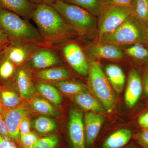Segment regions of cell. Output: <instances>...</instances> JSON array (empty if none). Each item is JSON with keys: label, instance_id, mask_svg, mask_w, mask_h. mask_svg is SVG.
Wrapping results in <instances>:
<instances>
[{"label": "cell", "instance_id": "1", "mask_svg": "<svg viewBox=\"0 0 148 148\" xmlns=\"http://www.w3.org/2000/svg\"><path fill=\"white\" fill-rule=\"evenodd\" d=\"M32 19L45 42L59 43L70 39L77 33L57 11L45 3L37 5Z\"/></svg>", "mask_w": 148, "mask_h": 148}, {"label": "cell", "instance_id": "2", "mask_svg": "<svg viewBox=\"0 0 148 148\" xmlns=\"http://www.w3.org/2000/svg\"><path fill=\"white\" fill-rule=\"evenodd\" d=\"M0 29L10 42H44L38 30L28 21L10 11L0 9Z\"/></svg>", "mask_w": 148, "mask_h": 148}, {"label": "cell", "instance_id": "3", "mask_svg": "<svg viewBox=\"0 0 148 148\" xmlns=\"http://www.w3.org/2000/svg\"><path fill=\"white\" fill-rule=\"evenodd\" d=\"M100 42L115 45H147L145 24L131 14L116 30L99 38Z\"/></svg>", "mask_w": 148, "mask_h": 148}, {"label": "cell", "instance_id": "4", "mask_svg": "<svg viewBox=\"0 0 148 148\" xmlns=\"http://www.w3.org/2000/svg\"><path fill=\"white\" fill-rule=\"evenodd\" d=\"M88 75L90 89L103 103L106 111L112 112L116 102L115 91L99 62L90 61L88 65Z\"/></svg>", "mask_w": 148, "mask_h": 148}, {"label": "cell", "instance_id": "5", "mask_svg": "<svg viewBox=\"0 0 148 148\" xmlns=\"http://www.w3.org/2000/svg\"><path fill=\"white\" fill-rule=\"evenodd\" d=\"M51 6L77 33L87 34L95 27L92 14L81 7L61 0H56Z\"/></svg>", "mask_w": 148, "mask_h": 148}, {"label": "cell", "instance_id": "6", "mask_svg": "<svg viewBox=\"0 0 148 148\" xmlns=\"http://www.w3.org/2000/svg\"><path fill=\"white\" fill-rule=\"evenodd\" d=\"M132 14L130 4H111L103 6L99 14V38L116 30Z\"/></svg>", "mask_w": 148, "mask_h": 148}, {"label": "cell", "instance_id": "7", "mask_svg": "<svg viewBox=\"0 0 148 148\" xmlns=\"http://www.w3.org/2000/svg\"><path fill=\"white\" fill-rule=\"evenodd\" d=\"M29 114V109L24 105L11 109L4 107L1 115L5 122L10 138L15 143H19L20 123Z\"/></svg>", "mask_w": 148, "mask_h": 148}, {"label": "cell", "instance_id": "8", "mask_svg": "<svg viewBox=\"0 0 148 148\" xmlns=\"http://www.w3.org/2000/svg\"><path fill=\"white\" fill-rule=\"evenodd\" d=\"M69 119L68 134L72 148H86L83 114L72 108Z\"/></svg>", "mask_w": 148, "mask_h": 148}, {"label": "cell", "instance_id": "9", "mask_svg": "<svg viewBox=\"0 0 148 148\" xmlns=\"http://www.w3.org/2000/svg\"><path fill=\"white\" fill-rule=\"evenodd\" d=\"M36 44L10 42L2 51V53L16 66H21L28 60L37 48Z\"/></svg>", "mask_w": 148, "mask_h": 148}, {"label": "cell", "instance_id": "10", "mask_svg": "<svg viewBox=\"0 0 148 148\" xmlns=\"http://www.w3.org/2000/svg\"><path fill=\"white\" fill-rule=\"evenodd\" d=\"M66 61L71 67L81 75H88V65L81 48L76 43L66 45L63 49Z\"/></svg>", "mask_w": 148, "mask_h": 148}, {"label": "cell", "instance_id": "11", "mask_svg": "<svg viewBox=\"0 0 148 148\" xmlns=\"http://www.w3.org/2000/svg\"><path fill=\"white\" fill-rule=\"evenodd\" d=\"M28 60L32 67L42 70L58 65L61 61L55 51L46 47L37 48Z\"/></svg>", "mask_w": 148, "mask_h": 148}, {"label": "cell", "instance_id": "12", "mask_svg": "<svg viewBox=\"0 0 148 148\" xmlns=\"http://www.w3.org/2000/svg\"><path fill=\"white\" fill-rule=\"evenodd\" d=\"M104 122L102 114L89 112L84 117L86 147L94 145Z\"/></svg>", "mask_w": 148, "mask_h": 148}, {"label": "cell", "instance_id": "13", "mask_svg": "<svg viewBox=\"0 0 148 148\" xmlns=\"http://www.w3.org/2000/svg\"><path fill=\"white\" fill-rule=\"evenodd\" d=\"M143 90L142 80L139 72L135 69H131L125 93V101L126 105L132 108L136 105L140 98Z\"/></svg>", "mask_w": 148, "mask_h": 148}, {"label": "cell", "instance_id": "14", "mask_svg": "<svg viewBox=\"0 0 148 148\" xmlns=\"http://www.w3.org/2000/svg\"><path fill=\"white\" fill-rule=\"evenodd\" d=\"M36 6L30 0H0V9L10 11L28 20L32 18Z\"/></svg>", "mask_w": 148, "mask_h": 148}, {"label": "cell", "instance_id": "15", "mask_svg": "<svg viewBox=\"0 0 148 148\" xmlns=\"http://www.w3.org/2000/svg\"><path fill=\"white\" fill-rule=\"evenodd\" d=\"M89 53L92 57L98 58L118 60L124 56V53L117 45L109 43L99 42L91 46Z\"/></svg>", "mask_w": 148, "mask_h": 148}, {"label": "cell", "instance_id": "16", "mask_svg": "<svg viewBox=\"0 0 148 148\" xmlns=\"http://www.w3.org/2000/svg\"><path fill=\"white\" fill-rule=\"evenodd\" d=\"M15 82L21 99L30 101L34 96L36 88L29 71L21 68L16 72Z\"/></svg>", "mask_w": 148, "mask_h": 148}, {"label": "cell", "instance_id": "17", "mask_svg": "<svg viewBox=\"0 0 148 148\" xmlns=\"http://www.w3.org/2000/svg\"><path fill=\"white\" fill-rule=\"evenodd\" d=\"M133 137L132 131L127 128H121L111 133L101 143L100 148H123Z\"/></svg>", "mask_w": 148, "mask_h": 148}, {"label": "cell", "instance_id": "18", "mask_svg": "<svg viewBox=\"0 0 148 148\" xmlns=\"http://www.w3.org/2000/svg\"><path fill=\"white\" fill-rule=\"evenodd\" d=\"M72 99L85 110L102 114L106 110L103 103L88 92H82L72 96Z\"/></svg>", "mask_w": 148, "mask_h": 148}, {"label": "cell", "instance_id": "19", "mask_svg": "<svg viewBox=\"0 0 148 148\" xmlns=\"http://www.w3.org/2000/svg\"><path fill=\"white\" fill-rule=\"evenodd\" d=\"M106 75L114 91L120 93L124 88L125 77L120 67L115 64H109L106 66Z\"/></svg>", "mask_w": 148, "mask_h": 148}, {"label": "cell", "instance_id": "20", "mask_svg": "<svg viewBox=\"0 0 148 148\" xmlns=\"http://www.w3.org/2000/svg\"><path fill=\"white\" fill-rule=\"evenodd\" d=\"M51 84L64 94L72 96L90 91V88L86 85L75 81L62 80L52 82Z\"/></svg>", "mask_w": 148, "mask_h": 148}, {"label": "cell", "instance_id": "21", "mask_svg": "<svg viewBox=\"0 0 148 148\" xmlns=\"http://www.w3.org/2000/svg\"><path fill=\"white\" fill-rule=\"evenodd\" d=\"M70 75L69 70L64 67H51L41 70L37 74L40 79L51 82L67 79Z\"/></svg>", "mask_w": 148, "mask_h": 148}, {"label": "cell", "instance_id": "22", "mask_svg": "<svg viewBox=\"0 0 148 148\" xmlns=\"http://www.w3.org/2000/svg\"><path fill=\"white\" fill-rule=\"evenodd\" d=\"M38 92L46 100L56 105L62 103V96L57 88L52 84L44 82H40L37 86Z\"/></svg>", "mask_w": 148, "mask_h": 148}, {"label": "cell", "instance_id": "23", "mask_svg": "<svg viewBox=\"0 0 148 148\" xmlns=\"http://www.w3.org/2000/svg\"><path fill=\"white\" fill-rule=\"evenodd\" d=\"M30 105L34 110L40 114L52 116L57 114L55 108L46 99L34 96L30 100Z\"/></svg>", "mask_w": 148, "mask_h": 148}, {"label": "cell", "instance_id": "24", "mask_svg": "<svg viewBox=\"0 0 148 148\" xmlns=\"http://www.w3.org/2000/svg\"><path fill=\"white\" fill-rule=\"evenodd\" d=\"M132 14L145 24L148 23V0H133L130 3Z\"/></svg>", "mask_w": 148, "mask_h": 148}, {"label": "cell", "instance_id": "25", "mask_svg": "<svg viewBox=\"0 0 148 148\" xmlns=\"http://www.w3.org/2000/svg\"><path fill=\"white\" fill-rule=\"evenodd\" d=\"M34 128L40 134H47L54 131L57 127L56 122L50 118L40 116L35 120Z\"/></svg>", "mask_w": 148, "mask_h": 148}, {"label": "cell", "instance_id": "26", "mask_svg": "<svg viewBox=\"0 0 148 148\" xmlns=\"http://www.w3.org/2000/svg\"><path fill=\"white\" fill-rule=\"evenodd\" d=\"M69 3L75 5L88 11L94 15H99L102 7V0H61Z\"/></svg>", "mask_w": 148, "mask_h": 148}, {"label": "cell", "instance_id": "27", "mask_svg": "<svg viewBox=\"0 0 148 148\" xmlns=\"http://www.w3.org/2000/svg\"><path fill=\"white\" fill-rule=\"evenodd\" d=\"M0 101L5 108L11 109L20 106L21 98L16 92L3 88L0 90Z\"/></svg>", "mask_w": 148, "mask_h": 148}, {"label": "cell", "instance_id": "28", "mask_svg": "<svg viewBox=\"0 0 148 148\" xmlns=\"http://www.w3.org/2000/svg\"><path fill=\"white\" fill-rule=\"evenodd\" d=\"M16 66L2 53H0V79H10L16 72Z\"/></svg>", "mask_w": 148, "mask_h": 148}, {"label": "cell", "instance_id": "29", "mask_svg": "<svg viewBox=\"0 0 148 148\" xmlns=\"http://www.w3.org/2000/svg\"><path fill=\"white\" fill-rule=\"evenodd\" d=\"M125 53L136 60L144 61L148 59V49L143 44H132L126 49Z\"/></svg>", "mask_w": 148, "mask_h": 148}, {"label": "cell", "instance_id": "30", "mask_svg": "<svg viewBox=\"0 0 148 148\" xmlns=\"http://www.w3.org/2000/svg\"><path fill=\"white\" fill-rule=\"evenodd\" d=\"M59 138L53 135L39 138L32 148H55L58 146Z\"/></svg>", "mask_w": 148, "mask_h": 148}, {"label": "cell", "instance_id": "31", "mask_svg": "<svg viewBox=\"0 0 148 148\" xmlns=\"http://www.w3.org/2000/svg\"><path fill=\"white\" fill-rule=\"evenodd\" d=\"M38 139V135L31 132L26 135H20L19 143L23 148H32Z\"/></svg>", "mask_w": 148, "mask_h": 148}, {"label": "cell", "instance_id": "32", "mask_svg": "<svg viewBox=\"0 0 148 148\" xmlns=\"http://www.w3.org/2000/svg\"><path fill=\"white\" fill-rule=\"evenodd\" d=\"M132 138L142 148H148V129L145 128L133 135Z\"/></svg>", "mask_w": 148, "mask_h": 148}, {"label": "cell", "instance_id": "33", "mask_svg": "<svg viewBox=\"0 0 148 148\" xmlns=\"http://www.w3.org/2000/svg\"><path fill=\"white\" fill-rule=\"evenodd\" d=\"M0 148H18L14 141L9 137L0 134Z\"/></svg>", "mask_w": 148, "mask_h": 148}, {"label": "cell", "instance_id": "34", "mask_svg": "<svg viewBox=\"0 0 148 148\" xmlns=\"http://www.w3.org/2000/svg\"><path fill=\"white\" fill-rule=\"evenodd\" d=\"M20 135H26L31 132V124L29 117H25L23 119L19 126Z\"/></svg>", "mask_w": 148, "mask_h": 148}, {"label": "cell", "instance_id": "35", "mask_svg": "<svg viewBox=\"0 0 148 148\" xmlns=\"http://www.w3.org/2000/svg\"><path fill=\"white\" fill-rule=\"evenodd\" d=\"M133 0H102L103 6L111 4L128 5Z\"/></svg>", "mask_w": 148, "mask_h": 148}, {"label": "cell", "instance_id": "36", "mask_svg": "<svg viewBox=\"0 0 148 148\" xmlns=\"http://www.w3.org/2000/svg\"><path fill=\"white\" fill-rule=\"evenodd\" d=\"M138 122L142 127L148 129V111L139 117Z\"/></svg>", "mask_w": 148, "mask_h": 148}, {"label": "cell", "instance_id": "37", "mask_svg": "<svg viewBox=\"0 0 148 148\" xmlns=\"http://www.w3.org/2000/svg\"><path fill=\"white\" fill-rule=\"evenodd\" d=\"M0 134L9 137L5 122L1 115H0Z\"/></svg>", "mask_w": 148, "mask_h": 148}, {"label": "cell", "instance_id": "38", "mask_svg": "<svg viewBox=\"0 0 148 148\" xmlns=\"http://www.w3.org/2000/svg\"><path fill=\"white\" fill-rule=\"evenodd\" d=\"M10 42L7 36L0 29V44L7 45Z\"/></svg>", "mask_w": 148, "mask_h": 148}, {"label": "cell", "instance_id": "39", "mask_svg": "<svg viewBox=\"0 0 148 148\" xmlns=\"http://www.w3.org/2000/svg\"><path fill=\"white\" fill-rule=\"evenodd\" d=\"M144 88L146 94L148 96V71L145 72L144 77Z\"/></svg>", "mask_w": 148, "mask_h": 148}, {"label": "cell", "instance_id": "40", "mask_svg": "<svg viewBox=\"0 0 148 148\" xmlns=\"http://www.w3.org/2000/svg\"><path fill=\"white\" fill-rule=\"evenodd\" d=\"M42 1L44 3L51 5L56 0H42Z\"/></svg>", "mask_w": 148, "mask_h": 148}, {"label": "cell", "instance_id": "41", "mask_svg": "<svg viewBox=\"0 0 148 148\" xmlns=\"http://www.w3.org/2000/svg\"><path fill=\"white\" fill-rule=\"evenodd\" d=\"M30 1H31L32 2L36 4L37 5H38L40 4L44 3L42 0H30Z\"/></svg>", "mask_w": 148, "mask_h": 148}, {"label": "cell", "instance_id": "42", "mask_svg": "<svg viewBox=\"0 0 148 148\" xmlns=\"http://www.w3.org/2000/svg\"><path fill=\"white\" fill-rule=\"evenodd\" d=\"M8 45H2L0 44V53L2 52L4 48L5 47V46H6Z\"/></svg>", "mask_w": 148, "mask_h": 148}, {"label": "cell", "instance_id": "43", "mask_svg": "<svg viewBox=\"0 0 148 148\" xmlns=\"http://www.w3.org/2000/svg\"><path fill=\"white\" fill-rule=\"evenodd\" d=\"M146 26V32H147V46H148V23L145 24Z\"/></svg>", "mask_w": 148, "mask_h": 148}, {"label": "cell", "instance_id": "44", "mask_svg": "<svg viewBox=\"0 0 148 148\" xmlns=\"http://www.w3.org/2000/svg\"><path fill=\"white\" fill-rule=\"evenodd\" d=\"M4 107V106H3L2 104L1 101H0V115H1L2 113V112L3 110Z\"/></svg>", "mask_w": 148, "mask_h": 148}, {"label": "cell", "instance_id": "45", "mask_svg": "<svg viewBox=\"0 0 148 148\" xmlns=\"http://www.w3.org/2000/svg\"><path fill=\"white\" fill-rule=\"evenodd\" d=\"M3 88V87L0 85V90H1V89H2Z\"/></svg>", "mask_w": 148, "mask_h": 148}]
</instances>
